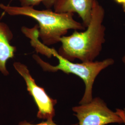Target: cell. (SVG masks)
I'll list each match as a JSON object with an SVG mask.
<instances>
[{
  "label": "cell",
  "mask_w": 125,
  "mask_h": 125,
  "mask_svg": "<svg viewBox=\"0 0 125 125\" xmlns=\"http://www.w3.org/2000/svg\"><path fill=\"white\" fill-rule=\"evenodd\" d=\"M105 11L97 0H94L89 25L85 31H75L70 36L60 39L61 45L58 53L67 60L76 59L82 62L94 61L102 50L105 42V27L103 25Z\"/></svg>",
  "instance_id": "obj_1"
},
{
  "label": "cell",
  "mask_w": 125,
  "mask_h": 125,
  "mask_svg": "<svg viewBox=\"0 0 125 125\" xmlns=\"http://www.w3.org/2000/svg\"><path fill=\"white\" fill-rule=\"evenodd\" d=\"M31 44L38 53L44 55L48 58L53 56L58 60V64L54 66L45 62L37 54L33 55L32 58L43 71L51 72L60 71L67 74L75 75L83 80L85 84V91L79 104L87 103L92 100L93 87L96 77L103 70L115 62L113 59L109 58L101 61L74 63L61 56L55 49L43 44L37 37L32 39Z\"/></svg>",
  "instance_id": "obj_2"
},
{
  "label": "cell",
  "mask_w": 125,
  "mask_h": 125,
  "mask_svg": "<svg viewBox=\"0 0 125 125\" xmlns=\"http://www.w3.org/2000/svg\"><path fill=\"white\" fill-rule=\"evenodd\" d=\"M0 9L12 16L23 15L32 18L38 23V37L47 46L60 42L69 30H83V24L74 19V13H58L51 9L39 10L33 7H15L0 4Z\"/></svg>",
  "instance_id": "obj_3"
},
{
  "label": "cell",
  "mask_w": 125,
  "mask_h": 125,
  "mask_svg": "<svg viewBox=\"0 0 125 125\" xmlns=\"http://www.w3.org/2000/svg\"><path fill=\"white\" fill-rule=\"evenodd\" d=\"M72 110L78 120V125L123 123V120L117 112L109 108L106 103L99 97L93 98L89 103L73 107Z\"/></svg>",
  "instance_id": "obj_4"
},
{
  "label": "cell",
  "mask_w": 125,
  "mask_h": 125,
  "mask_svg": "<svg viewBox=\"0 0 125 125\" xmlns=\"http://www.w3.org/2000/svg\"><path fill=\"white\" fill-rule=\"evenodd\" d=\"M13 66L25 81L27 90L36 103L38 108L37 118L45 120L53 119L55 115V106L57 100L51 98L43 88L36 83L26 64L16 62L13 63Z\"/></svg>",
  "instance_id": "obj_5"
},
{
  "label": "cell",
  "mask_w": 125,
  "mask_h": 125,
  "mask_svg": "<svg viewBox=\"0 0 125 125\" xmlns=\"http://www.w3.org/2000/svg\"><path fill=\"white\" fill-rule=\"evenodd\" d=\"M94 0H58L54 5V11L58 13H77L85 27L89 25Z\"/></svg>",
  "instance_id": "obj_6"
},
{
  "label": "cell",
  "mask_w": 125,
  "mask_h": 125,
  "mask_svg": "<svg viewBox=\"0 0 125 125\" xmlns=\"http://www.w3.org/2000/svg\"><path fill=\"white\" fill-rule=\"evenodd\" d=\"M13 33L9 26L4 23L0 22V72L5 76L9 72L7 68V62L14 56L16 47L11 45Z\"/></svg>",
  "instance_id": "obj_7"
},
{
  "label": "cell",
  "mask_w": 125,
  "mask_h": 125,
  "mask_svg": "<svg viewBox=\"0 0 125 125\" xmlns=\"http://www.w3.org/2000/svg\"><path fill=\"white\" fill-rule=\"evenodd\" d=\"M21 7H33L37 6L42 3L43 0H19Z\"/></svg>",
  "instance_id": "obj_8"
},
{
  "label": "cell",
  "mask_w": 125,
  "mask_h": 125,
  "mask_svg": "<svg viewBox=\"0 0 125 125\" xmlns=\"http://www.w3.org/2000/svg\"><path fill=\"white\" fill-rule=\"evenodd\" d=\"M78 124H72V125H78ZM18 125H59L58 124H57L54 122L53 119H48L46 120V121H43L41 122L40 123L37 124H31V123L28 122L26 121H21L19 122Z\"/></svg>",
  "instance_id": "obj_9"
},
{
  "label": "cell",
  "mask_w": 125,
  "mask_h": 125,
  "mask_svg": "<svg viewBox=\"0 0 125 125\" xmlns=\"http://www.w3.org/2000/svg\"><path fill=\"white\" fill-rule=\"evenodd\" d=\"M58 0H43L42 3L47 9H50L56 3Z\"/></svg>",
  "instance_id": "obj_10"
},
{
  "label": "cell",
  "mask_w": 125,
  "mask_h": 125,
  "mask_svg": "<svg viewBox=\"0 0 125 125\" xmlns=\"http://www.w3.org/2000/svg\"><path fill=\"white\" fill-rule=\"evenodd\" d=\"M116 111L117 113L118 114V115L120 116L121 118H122V119L123 120V123H124L125 125V117L123 115V113L122 110L118 108V109H116Z\"/></svg>",
  "instance_id": "obj_11"
},
{
  "label": "cell",
  "mask_w": 125,
  "mask_h": 125,
  "mask_svg": "<svg viewBox=\"0 0 125 125\" xmlns=\"http://www.w3.org/2000/svg\"><path fill=\"white\" fill-rule=\"evenodd\" d=\"M115 0L118 3L122 4L123 9H125V0Z\"/></svg>",
  "instance_id": "obj_12"
},
{
  "label": "cell",
  "mask_w": 125,
  "mask_h": 125,
  "mask_svg": "<svg viewBox=\"0 0 125 125\" xmlns=\"http://www.w3.org/2000/svg\"><path fill=\"white\" fill-rule=\"evenodd\" d=\"M122 61H123V62L124 63V64H125V55L122 58Z\"/></svg>",
  "instance_id": "obj_13"
},
{
  "label": "cell",
  "mask_w": 125,
  "mask_h": 125,
  "mask_svg": "<svg viewBox=\"0 0 125 125\" xmlns=\"http://www.w3.org/2000/svg\"><path fill=\"white\" fill-rule=\"evenodd\" d=\"M122 111H123V115H124L125 117V108H124L122 110Z\"/></svg>",
  "instance_id": "obj_14"
},
{
  "label": "cell",
  "mask_w": 125,
  "mask_h": 125,
  "mask_svg": "<svg viewBox=\"0 0 125 125\" xmlns=\"http://www.w3.org/2000/svg\"><path fill=\"white\" fill-rule=\"evenodd\" d=\"M123 11H124V12L125 13V9H123Z\"/></svg>",
  "instance_id": "obj_15"
}]
</instances>
